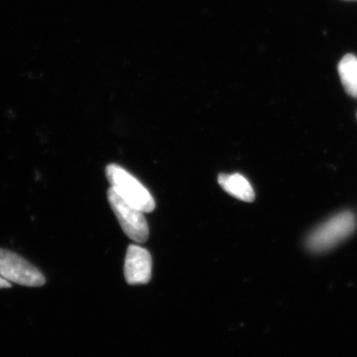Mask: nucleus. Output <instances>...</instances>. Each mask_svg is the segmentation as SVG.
<instances>
[{
    "label": "nucleus",
    "mask_w": 357,
    "mask_h": 357,
    "mask_svg": "<svg viewBox=\"0 0 357 357\" xmlns=\"http://www.w3.org/2000/svg\"><path fill=\"white\" fill-rule=\"evenodd\" d=\"M0 275L7 281L27 287H40L46 283L38 268L13 251L3 248H0Z\"/></svg>",
    "instance_id": "4"
},
{
    "label": "nucleus",
    "mask_w": 357,
    "mask_h": 357,
    "mask_svg": "<svg viewBox=\"0 0 357 357\" xmlns=\"http://www.w3.org/2000/svg\"><path fill=\"white\" fill-rule=\"evenodd\" d=\"M124 276L129 285H142L151 280L152 258L146 249L129 246L124 263Z\"/></svg>",
    "instance_id": "5"
},
{
    "label": "nucleus",
    "mask_w": 357,
    "mask_h": 357,
    "mask_svg": "<svg viewBox=\"0 0 357 357\" xmlns=\"http://www.w3.org/2000/svg\"><path fill=\"white\" fill-rule=\"evenodd\" d=\"M107 199L124 234L136 243H143L147 241L149 227L144 217L145 213L126 203L112 188L107 192Z\"/></svg>",
    "instance_id": "3"
},
{
    "label": "nucleus",
    "mask_w": 357,
    "mask_h": 357,
    "mask_svg": "<svg viewBox=\"0 0 357 357\" xmlns=\"http://www.w3.org/2000/svg\"><path fill=\"white\" fill-rule=\"evenodd\" d=\"M218 184L230 196L241 201L251 202L255 199V192L252 185L241 174H220L218 178Z\"/></svg>",
    "instance_id": "6"
},
{
    "label": "nucleus",
    "mask_w": 357,
    "mask_h": 357,
    "mask_svg": "<svg viewBox=\"0 0 357 357\" xmlns=\"http://www.w3.org/2000/svg\"><path fill=\"white\" fill-rule=\"evenodd\" d=\"M356 218L351 211L338 213L310 234L307 246L312 252H324L351 236L356 229Z\"/></svg>",
    "instance_id": "2"
},
{
    "label": "nucleus",
    "mask_w": 357,
    "mask_h": 357,
    "mask_svg": "<svg viewBox=\"0 0 357 357\" xmlns=\"http://www.w3.org/2000/svg\"><path fill=\"white\" fill-rule=\"evenodd\" d=\"M110 188L122 199L143 213H151L154 211L155 201L149 191L139 181L133 177L128 171L116 164H110L105 169Z\"/></svg>",
    "instance_id": "1"
},
{
    "label": "nucleus",
    "mask_w": 357,
    "mask_h": 357,
    "mask_svg": "<svg viewBox=\"0 0 357 357\" xmlns=\"http://www.w3.org/2000/svg\"><path fill=\"white\" fill-rule=\"evenodd\" d=\"M340 82L349 96L357 98V57L347 54L338 64Z\"/></svg>",
    "instance_id": "7"
},
{
    "label": "nucleus",
    "mask_w": 357,
    "mask_h": 357,
    "mask_svg": "<svg viewBox=\"0 0 357 357\" xmlns=\"http://www.w3.org/2000/svg\"><path fill=\"white\" fill-rule=\"evenodd\" d=\"M11 284L0 275V289L10 288Z\"/></svg>",
    "instance_id": "8"
}]
</instances>
